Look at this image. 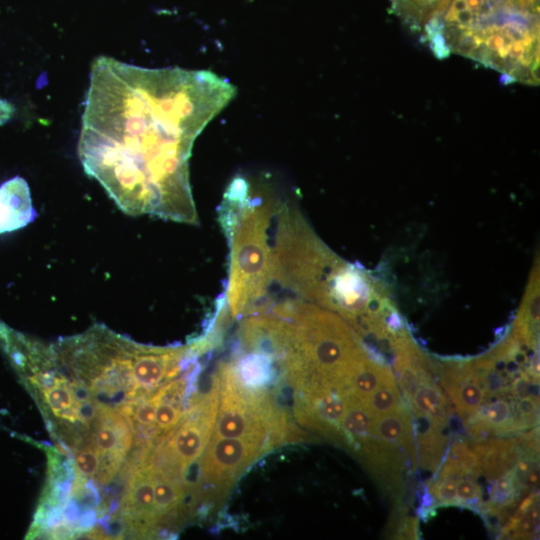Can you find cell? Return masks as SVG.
Masks as SVG:
<instances>
[{"instance_id":"ffe728a7","label":"cell","mask_w":540,"mask_h":540,"mask_svg":"<svg viewBox=\"0 0 540 540\" xmlns=\"http://www.w3.org/2000/svg\"><path fill=\"white\" fill-rule=\"evenodd\" d=\"M447 460L461 466L471 477H477L482 473L476 454L465 442L455 443L450 450Z\"/></svg>"},{"instance_id":"3957f363","label":"cell","mask_w":540,"mask_h":540,"mask_svg":"<svg viewBox=\"0 0 540 540\" xmlns=\"http://www.w3.org/2000/svg\"><path fill=\"white\" fill-rule=\"evenodd\" d=\"M276 205L254 195L242 177L233 179L224 194L220 223L229 244L230 268L222 304L231 318L249 314L273 282L270 228Z\"/></svg>"},{"instance_id":"603a6c76","label":"cell","mask_w":540,"mask_h":540,"mask_svg":"<svg viewBox=\"0 0 540 540\" xmlns=\"http://www.w3.org/2000/svg\"><path fill=\"white\" fill-rule=\"evenodd\" d=\"M457 503H465L479 499L481 497V488L473 480L461 478L456 481Z\"/></svg>"},{"instance_id":"8992f818","label":"cell","mask_w":540,"mask_h":540,"mask_svg":"<svg viewBox=\"0 0 540 540\" xmlns=\"http://www.w3.org/2000/svg\"><path fill=\"white\" fill-rule=\"evenodd\" d=\"M271 446L250 438L211 437L203 453L201 480L210 497H221L240 472Z\"/></svg>"},{"instance_id":"8fae6325","label":"cell","mask_w":540,"mask_h":540,"mask_svg":"<svg viewBox=\"0 0 540 540\" xmlns=\"http://www.w3.org/2000/svg\"><path fill=\"white\" fill-rule=\"evenodd\" d=\"M392 10L410 28L423 29L438 20L447 8L450 0H390Z\"/></svg>"},{"instance_id":"2e32d148","label":"cell","mask_w":540,"mask_h":540,"mask_svg":"<svg viewBox=\"0 0 540 540\" xmlns=\"http://www.w3.org/2000/svg\"><path fill=\"white\" fill-rule=\"evenodd\" d=\"M375 417L363 403H348L341 425L354 439L364 438L371 431Z\"/></svg>"},{"instance_id":"4fadbf2b","label":"cell","mask_w":540,"mask_h":540,"mask_svg":"<svg viewBox=\"0 0 540 540\" xmlns=\"http://www.w3.org/2000/svg\"><path fill=\"white\" fill-rule=\"evenodd\" d=\"M153 469L154 508L159 525L166 516L174 514L180 510L182 499L184 497V488L182 487L180 481L175 479L173 480L172 477L168 476L154 466Z\"/></svg>"},{"instance_id":"ac0fdd59","label":"cell","mask_w":540,"mask_h":540,"mask_svg":"<svg viewBox=\"0 0 540 540\" xmlns=\"http://www.w3.org/2000/svg\"><path fill=\"white\" fill-rule=\"evenodd\" d=\"M365 406L375 418L396 413L403 409L396 385L377 388L369 396Z\"/></svg>"},{"instance_id":"9a60e30c","label":"cell","mask_w":540,"mask_h":540,"mask_svg":"<svg viewBox=\"0 0 540 540\" xmlns=\"http://www.w3.org/2000/svg\"><path fill=\"white\" fill-rule=\"evenodd\" d=\"M379 439L408 446L410 442L411 421L408 413L399 412L384 415L375 419L371 431Z\"/></svg>"},{"instance_id":"9c48e42d","label":"cell","mask_w":540,"mask_h":540,"mask_svg":"<svg viewBox=\"0 0 540 540\" xmlns=\"http://www.w3.org/2000/svg\"><path fill=\"white\" fill-rule=\"evenodd\" d=\"M36 216L24 178L16 176L0 185V234L23 228Z\"/></svg>"},{"instance_id":"277c9868","label":"cell","mask_w":540,"mask_h":540,"mask_svg":"<svg viewBox=\"0 0 540 540\" xmlns=\"http://www.w3.org/2000/svg\"><path fill=\"white\" fill-rule=\"evenodd\" d=\"M218 377L220 405L212 437L257 439L271 447L287 439L286 418L267 393L244 386L232 363L223 365Z\"/></svg>"},{"instance_id":"30bf717a","label":"cell","mask_w":540,"mask_h":540,"mask_svg":"<svg viewBox=\"0 0 540 540\" xmlns=\"http://www.w3.org/2000/svg\"><path fill=\"white\" fill-rule=\"evenodd\" d=\"M481 471L489 480H495L513 469L520 456L519 443L515 439H491L473 448Z\"/></svg>"},{"instance_id":"52a82bcc","label":"cell","mask_w":540,"mask_h":540,"mask_svg":"<svg viewBox=\"0 0 540 540\" xmlns=\"http://www.w3.org/2000/svg\"><path fill=\"white\" fill-rule=\"evenodd\" d=\"M134 433L127 420L115 409L101 405L84 444L91 445L102 461L99 484H107L117 474L133 446ZM83 444V445H84Z\"/></svg>"},{"instance_id":"d6986e66","label":"cell","mask_w":540,"mask_h":540,"mask_svg":"<svg viewBox=\"0 0 540 540\" xmlns=\"http://www.w3.org/2000/svg\"><path fill=\"white\" fill-rule=\"evenodd\" d=\"M76 477L82 480L100 482L102 461L97 451L89 444H84L73 451Z\"/></svg>"},{"instance_id":"5bb4252c","label":"cell","mask_w":540,"mask_h":540,"mask_svg":"<svg viewBox=\"0 0 540 540\" xmlns=\"http://www.w3.org/2000/svg\"><path fill=\"white\" fill-rule=\"evenodd\" d=\"M394 385L396 384L388 370L377 367L365 359L352 378L348 392L353 393L363 404H366L369 396L377 388Z\"/></svg>"},{"instance_id":"5b68a950","label":"cell","mask_w":540,"mask_h":540,"mask_svg":"<svg viewBox=\"0 0 540 540\" xmlns=\"http://www.w3.org/2000/svg\"><path fill=\"white\" fill-rule=\"evenodd\" d=\"M218 404L219 377L215 376L210 390L190 402L182 421L150 451L147 460L155 468L179 480L187 467L204 453L213 431Z\"/></svg>"},{"instance_id":"44dd1931","label":"cell","mask_w":540,"mask_h":540,"mask_svg":"<svg viewBox=\"0 0 540 540\" xmlns=\"http://www.w3.org/2000/svg\"><path fill=\"white\" fill-rule=\"evenodd\" d=\"M539 522V506L536 502L525 512L512 531V538H526L536 530Z\"/></svg>"},{"instance_id":"7402d4cb","label":"cell","mask_w":540,"mask_h":540,"mask_svg":"<svg viewBox=\"0 0 540 540\" xmlns=\"http://www.w3.org/2000/svg\"><path fill=\"white\" fill-rule=\"evenodd\" d=\"M431 492L433 496L442 504L457 503L456 482L453 480H437L432 484Z\"/></svg>"},{"instance_id":"e0dca14e","label":"cell","mask_w":540,"mask_h":540,"mask_svg":"<svg viewBox=\"0 0 540 540\" xmlns=\"http://www.w3.org/2000/svg\"><path fill=\"white\" fill-rule=\"evenodd\" d=\"M518 485L513 469L496 479L489 501L490 511L502 514L505 508L514 505L517 498Z\"/></svg>"},{"instance_id":"7a4b0ae2","label":"cell","mask_w":540,"mask_h":540,"mask_svg":"<svg viewBox=\"0 0 540 540\" xmlns=\"http://www.w3.org/2000/svg\"><path fill=\"white\" fill-rule=\"evenodd\" d=\"M422 32L440 59L459 54L504 83L539 84V0H450Z\"/></svg>"},{"instance_id":"7c38bea8","label":"cell","mask_w":540,"mask_h":540,"mask_svg":"<svg viewBox=\"0 0 540 540\" xmlns=\"http://www.w3.org/2000/svg\"><path fill=\"white\" fill-rule=\"evenodd\" d=\"M410 403L417 416L430 417L432 425L440 428L447 419L446 401L429 376L423 378L413 392Z\"/></svg>"},{"instance_id":"6da1fadb","label":"cell","mask_w":540,"mask_h":540,"mask_svg":"<svg viewBox=\"0 0 540 540\" xmlns=\"http://www.w3.org/2000/svg\"><path fill=\"white\" fill-rule=\"evenodd\" d=\"M235 95L210 71L96 58L77 146L85 173L128 215L197 224L191 150Z\"/></svg>"},{"instance_id":"ba28073f","label":"cell","mask_w":540,"mask_h":540,"mask_svg":"<svg viewBox=\"0 0 540 540\" xmlns=\"http://www.w3.org/2000/svg\"><path fill=\"white\" fill-rule=\"evenodd\" d=\"M120 515L126 528L147 536L158 527L154 508V469L146 459L131 469L120 504Z\"/></svg>"}]
</instances>
